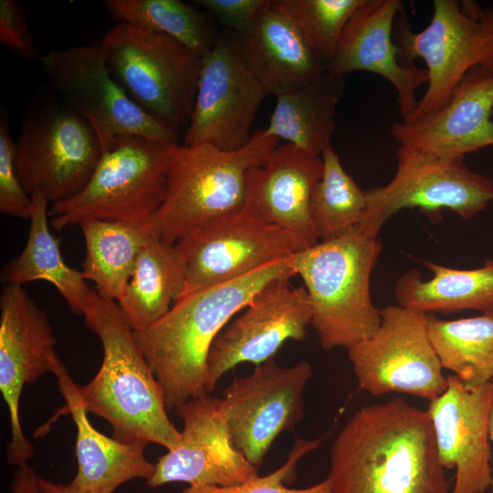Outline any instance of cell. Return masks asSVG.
Wrapping results in <instances>:
<instances>
[{"instance_id": "4dcf8cb0", "label": "cell", "mask_w": 493, "mask_h": 493, "mask_svg": "<svg viewBox=\"0 0 493 493\" xmlns=\"http://www.w3.org/2000/svg\"><path fill=\"white\" fill-rule=\"evenodd\" d=\"M103 5L119 23L168 36L201 58L217 39L205 16L180 0H105Z\"/></svg>"}, {"instance_id": "3957f363", "label": "cell", "mask_w": 493, "mask_h": 493, "mask_svg": "<svg viewBox=\"0 0 493 493\" xmlns=\"http://www.w3.org/2000/svg\"><path fill=\"white\" fill-rule=\"evenodd\" d=\"M82 316L101 342L103 359L88 383L74 382L79 402L88 413L106 420L118 440L175 448L181 431L168 417L160 384L117 302L95 290Z\"/></svg>"}, {"instance_id": "4316f807", "label": "cell", "mask_w": 493, "mask_h": 493, "mask_svg": "<svg viewBox=\"0 0 493 493\" xmlns=\"http://www.w3.org/2000/svg\"><path fill=\"white\" fill-rule=\"evenodd\" d=\"M423 263L433 273L432 278L423 280L416 269L403 274L394 288L399 306L425 314L462 309L493 311V259L472 269Z\"/></svg>"}, {"instance_id": "d6986e66", "label": "cell", "mask_w": 493, "mask_h": 493, "mask_svg": "<svg viewBox=\"0 0 493 493\" xmlns=\"http://www.w3.org/2000/svg\"><path fill=\"white\" fill-rule=\"evenodd\" d=\"M493 382L478 385L447 376V386L430 401L431 419L439 461L455 469L451 493H485L490 488L489 418Z\"/></svg>"}, {"instance_id": "d6a6232c", "label": "cell", "mask_w": 493, "mask_h": 493, "mask_svg": "<svg viewBox=\"0 0 493 493\" xmlns=\"http://www.w3.org/2000/svg\"><path fill=\"white\" fill-rule=\"evenodd\" d=\"M364 0H272L325 64L331 61L341 37Z\"/></svg>"}, {"instance_id": "cb8c5ba5", "label": "cell", "mask_w": 493, "mask_h": 493, "mask_svg": "<svg viewBox=\"0 0 493 493\" xmlns=\"http://www.w3.org/2000/svg\"><path fill=\"white\" fill-rule=\"evenodd\" d=\"M237 44L244 62L267 94L275 96L306 84L326 70L296 26L272 0L250 29L237 36Z\"/></svg>"}, {"instance_id": "2e32d148", "label": "cell", "mask_w": 493, "mask_h": 493, "mask_svg": "<svg viewBox=\"0 0 493 493\" xmlns=\"http://www.w3.org/2000/svg\"><path fill=\"white\" fill-rule=\"evenodd\" d=\"M267 95L244 62L237 38L217 37L202 58L184 144H206L225 152L244 147L252 138L251 127Z\"/></svg>"}, {"instance_id": "74e56055", "label": "cell", "mask_w": 493, "mask_h": 493, "mask_svg": "<svg viewBox=\"0 0 493 493\" xmlns=\"http://www.w3.org/2000/svg\"><path fill=\"white\" fill-rule=\"evenodd\" d=\"M11 492L46 493L42 477L37 475L28 463L16 467L11 483Z\"/></svg>"}, {"instance_id": "277c9868", "label": "cell", "mask_w": 493, "mask_h": 493, "mask_svg": "<svg viewBox=\"0 0 493 493\" xmlns=\"http://www.w3.org/2000/svg\"><path fill=\"white\" fill-rule=\"evenodd\" d=\"M382 250L379 237L357 226L288 258L301 278L311 307V326L324 350L349 347L372 337L382 321L370 279Z\"/></svg>"}, {"instance_id": "7402d4cb", "label": "cell", "mask_w": 493, "mask_h": 493, "mask_svg": "<svg viewBox=\"0 0 493 493\" xmlns=\"http://www.w3.org/2000/svg\"><path fill=\"white\" fill-rule=\"evenodd\" d=\"M493 75L476 67L454 89L437 111L414 121H395L393 137L446 159L493 145Z\"/></svg>"}, {"instance_id": "5bb4252c", "label": "cell", "mask_w": 493, "mask_h": 493, "mask_svg": "<svg viewBox=\"0 0 493 493\" xmlns=\"http://www.w3.org/2000/svg\"><path fill=\"white\" fill-rule=\"evenodd\" d=\"M175 245L185 264L180 298L244 277L305 249L293 234L244 210L205 225Z\"/></svg>"}, {"instance_id": "f35d334b", "label": "cell", "mask_w": 493, "mask_h": 493, "mask_svg": "<svg viewBox=\"0 0 493 493\" xmlns=\"http://www.w3.org/2000/svg\"><path fill=\"white\" fill-rule=\"evenodd\" d=\"M42 484L46 493H82L71 482L68 484L53 483L42 477Z\"/></svg>"}, {"instance_id": "1f68e13d", "label": "cell", "mask_w": 493, "mask_h": 493, "mask_svg": "<svg viewBox=\"0 0 493 493\" xmlns=\"http://www.w3.org/2000/svg\"><path fill=\"white\" fill-rule=\"evenodd\" d=\"M321 159L322 174L313 189L309 213L319 241H328L359 224L366 194L344 170L331 144L323 150Z\"/></svg>"}, {"instance_id": "f1b7e54d", "label": "cell", "mask_w": 493, "mask_h": 493, "mask_svg": "<svg viewBox=\"0 0 493 493\" xmlns=\"http://www.w3.org/2000/svg\"><path fill=\"white\" fill-rule=\"evenodd\" d=\"M86 256L82 274L103 299L118 302L127 287L137 258L153 236L150 226L90 219L79 224Z\"/></svg>"}, {"instance_id": "836d02e7", "label": "cell", "mask_w": 493, "mask_h": 493, "mask_svg": "<svg viewBox=\"0 0 493 493\" xmlns=\"http://www.w3.org/2000/svg\"><path fill=\"white\" fill-rule=\"evenodd\" d=\"M320 439H295L286 462L277 470L247 481L230 486L188 487L181 493H331L327 478L320 483L305 488H290L285 481L295 477L297 464L306 454L319 447Z\"/></svg>"}, {"instance_id": "30bf717a", "label": "cell", "mask_w": 493, "mask_h": 493, "mask_svg": "<svg viewBox=\"0 0 493 493\" xmlns=\"http://www.w3.org/2000/svg\"><path fill=\"white\" fill-rule=\"evenodd\" d=\"M39 62L69 109L92 127L102 152L113 140L126 135L178 143V130L139 107L112 77L100 40L54 49Z\"/></svg>"}, {"instance_id": "9c48e42d", "label": "cell", "mask_w": 493, "mask_h": 493, "mask_svg": "<svg viewBox=\"0 0 493 493\" xmlns=\"http://www.w3.org/2000/svg\"><path fill=\"white\" fill-rule=\"evenodd\" d=\"M366 207L356 226L378 237L383 225L404 209L449 210L470 219L493 203V181L470 170L464 158L446 159L411 145L397 149V169L385 185L365 191Z\"/></svg>"}, {"instance_id": "f546056e", "label": "cell", "mask_w": 493, "mask_h": 493, "mask_svg": "<svg viewBox=\"0 0 493 493\" xmlns=\"http://www.w3.org/2000/svg\"><path fill=\"white\" fill-rule=\"evenodd\" d=\"M426 327L443 369L466 384L493 382V311L450 320L429 313Z\"/></svg>"}, {"instance_id": "d590c367", "label": "cell", "mask_w": 493, "mask_h": 493, "mask_svg": "<svg viewBox=\"0 0 493 493\" xmlns=\"http://www.w3.org/2000/svg\"><path fill=\"white\" fill-rule=\"evenodd\" d=\"M0 42L20 57L39 60L25 10L16 0L0 1Z\"/></svg>"}, {"instance_id": "ffe728a7", "label": "cell", "mask_w": 493, "mask_h": 493, "mask_svg": "<svg viewBox=\"0 0 493 493\" xmlns=\"http://www.w3.org/2000/svg\"><path fill=\"white\" fill-rule=\"evenodd\" d=\"M403 10L400 0H364L347 24L326 70L341 78L355 71L383 78L395 89L402 121H407L418 104L415 92L427 84L428 76L426 69L404 66L399 59L393 28Z\"/></svg>"}, {"instance_id": "9a60e30c", "label": "cell", "mask_w": 493, "mask_h": 493, "mask_svg": "<svg viewBox=\"0 0 493 493\" xmlns=\"http://www.w3.org/2000/svg\"><path fill=\"white\" fill-rule=\"evenodd\" d=\"M312 374L307 361L282 367L273 358L248 375L235 377L224 390L233 444L255 467L262 465L276 438L294 430L304 417L303 393Z\"/></svg>"}, {"instance_id": "ab89813d", "label": "cell", "mask_w": 493, "mask_h": 493, "mask_svg": "<svg viewBox=\"0 0 493 493\" xmlns=\"http://www.w3.org/2000/svg\"><path fill=\"white\" fill-rule=\"evenodd\" d=\"M489 438L493 444V403H492L490 418H489ZM489 490H490V493H493V476H492V482H491Z\"/></svg>"}, {"instance_id": "52a82bcc", "label": "cell", "mask_w": 493, "mask_h": 493, "mask_svg": "<svg viewBox=\"0 0 493 493\" xmlns=\"http://www.w3.org/2000/svg\"><path fill=\"white\" fill-rule=\"evenodd\" d=\"M393 40L404 66L422 58L427 88L411 118L414 121L442 109L465 75L478 67L493 75V7L472 0H434L433 16L421 31L411 30L401 11L395 19Z\"/></svg>"}, {"instance_id": "7c38bea8", "label": "cell", "mask_w": 493, "mask_h": 493, "mask_svg": "<svg viewBox=\"0 0 493 493\" xmlns=\"http://www.w3.org/2000/svg\"><path fill=\"white\" fill-rule=\"evenodd\" d=\"M370 338L347 349L361 389L372 395L405 393L429 401L447 386V377L431 344L426 314L390 305Z\"/></svg>"}, {"instance_id": "e0dca14e", "label": "cell", "mask_w": 493, "mask_h": 493, "mask_svg": "<svg viewBox=\"0 0 493 493\" xmlns=\"http://www.w3.org/2000/svg\"><path fill=\"white\" fill-rule=\"evenodd\" d=\"M311 319L304 287H292L289 278L269 282L213 342L206 362L208 393L236 365L261 364L275 358L286 341H303Z\"/></svg>"}, {"instance_id": "603a6c76", "label": "cell", "mask_w": 493, "mask_h": 493, "mask_svg": "<svg viewBox=\"0 0 493 493\" xmlns=\"http://www.w3.org/2000/svg\"><path fill=\"white\" fill-rule=\"evenodd\" d=\"M66 404L53 419L70 414L76 425L77 472L71 484L82 493H114L132 479L148 481L154 464L147 460L143 441L123 442L105 435L89 422L88 412L73 389L67 369L57 375Z\"/></svg>"}, {"instance_id": "ba28073f", "label": "cell", "mask_w": 493, "mask_h": 493, "mask_svg": "<svg viewBox=\"0 0 493 493\" xmlns=\"http://www.w3.org/2000/svg\"><path fill=\"white\" fill-rule=\"evenodd\" d=\"M112 77L160 122L178 130L194 110L202 58L175 39L124 23L100 39Z\"/></svg>"}, {"instance_id": "6da1fadb", "label": "cell", "mask_w": 493, "mask_h": 493, "mask_svg": "<svg viewBox=\"0 0 493 493\" xmlns=\"http://www.w3.org/2000/svg\"><path fill=\"white\" fill-rule=\"evenodd\" d=\"M427 410L396 397L360 408L336 437L331 493H451Z\"/></svg>"}, {"instance_id": "44dd1931", "label": "cell", "mask_w": 493, "mask_h": 493, "mask_svg": "<svg viewBox=\"0 0 493 493\" xmlns=\"http://www.w3.org/2000/svg\"><path fill=\"white\" fill-rule=\"evenodd\" d=\"M322 159L285 142L246 176L244 211L296 236L305 248L318 244L310 218L313 189L322 174Z\"/></svg>"}, {"instance_id": "83f0119b", "label": "cell", "mask_w": 493, "mask_h": 493, "mask_svg": "<svg viewBox=\"0 0 493 493\" xmlns=\"http://www.w3.org/2000/svg\"><path fill=\"white\" fill-rule=\"evenodd\" d=\"M184 282L185 264L178 247L153 236L141 251L117 304L134 331L144 330L171 309Z\"/></svg>"}, {"instance_id": "d4e9b609", "label": "cell", "mask_w": 493, "mask_h": 493, "mask_svg": "<svg viewBox=\"0 0 493 493\" xmlns=\"http://www.w3.org/2000/svg\"><path fill=\"white\" fill-rule=\"evenodd\" d=\"M343 90L344 78L325 70L306 84L275 95L276 105L266 132L310 156L320 157L330 144Z\"/></svg>"}, {"instance_id": "e575fe53", "label": "cell", "mask_w": 493, "mask_h": 493, "mask_svg": "<svg viewBox=\"0 0 493 493\" xmlns=\"http://www.w3.org/2000/svg\"><path fill=\"white\" fill-rule=\"evenodd\" d=\"M31 197L25 191L16 168V142H14L5 116L0 121V211L4 214L29 219Z\"/></svg>"}, {"instance_id": "7a4b0ae2", "label": "cell", "mask_w": 493, "mask_h": 493, "mask_svg": "<svg viewBox=\"0 0 493 493\" xmlns=\"http://www.w3.org/2000/svg\"><path fill=\"white\" fill-rule=\"evenodd\" d=\"M293 276L288 258L272 263L244 277L191 292L175 301L155 323L134 331L167 410L210 394L206 362L218 334L266 285Z\"/></svg>"}, {"instance_id": "484cf974", "label": "cell", "mask_w": 493, "mask_h": 493, "mask_svg": "<svg viewBox=\"0 0 493 493\" xmlns=\"http://www.w3.org/2000/svg\"><path fill=\"white\" fill-rule=\"evenodd\" d=\"M30 228L22 252L1 271L5 285H22L35 280L52 284L76 314L82 315L91 289L81 271L69 267L64 260L59 244L52 235L47 223L49 201L41 192L31 196Z\"/></svg>"}, {"instance_id": "8fae6325", "label": "cell", "mask_w": 493, "mask_h": 493, "mask_svg": "<svg viewBox=\"0 0 493 493\" xmlns=\"http://www.w3.org/2000/svg\"><path fill=\"white\" fill-rule=\"evenodd\" d=\"M102 155L92 127L71 109L55 104L33 107L16 142V168L31 196L43 193L52 204L79 193Z\"/></svg>"}, {"instance_id": "4fadbf2b", "label": "cell", "mask_w": 493, "mask_h": 493, "mask_svg": "<svg viewBox=\"0 0 493 493\" xmlns=\"http://www.w3.org/2000/svg\"><path fill=\"white\" fill-rule=\"evenodd\" d=\"M56 344L47 315L24 287L5 285L0 296V390L10 419L7 461L16 467L27 464L34 454L21 425L22 391L47 372L57 376L66 368Z\"/></svg>"}, {"instance_id": "8992f818", "label": "cell", "mask_w": 493, "mask_h": 493, "mask_svg": "<svg viewBox=\"0 0 493 493\" xmlns=\"http://www.w3.org/2000/svg\"><path fill=\"white\" fill-rule=\"evenodd\" d=\"M171 144L136 135L113 140L84 187L51 205L52 227L90 219L151 226L166 194Z\"/></svg>"}, {"instance_id": "8d00e7d4", "label": "cell", "mask_w": 493, "mask_h": 493, "mask_svg": "<svg viewBox=\"0 0 493 493\" xmlns=\"http://www.w3.org/2000/svg\"><path fill=\"white\" fill-rule=\"evenodd\" d=\"M271 0H195L237 36L247 32Z\"/></svg>"}, {"instance_id": "ac0fdd59", "label": "cell", "mask_w": 493, "mask_h": 493, "mask_svg": "<svg viewBox=\"0 0 493 493\" xmlns=\"http://www.w3.org/2000/svg\"><path fill=\"white\" fill-rule=\"evenodd\" d=\"M184 422L181 441L154 464L151 488L169 483L189 487L230 486L257 476V468L236 448L222 398L191 399L176 409Z\"/></svg>"}, {"instance_id": "5b68a950", "label": "cell", "mask_w": 493, "mask_h": 493, "mask_svg": "<svg viewBox=\"0 0 493 493\" xmlns=\"http://www.w3.org/2000/svg\"><path fill=\"white\" fill-rule=\"evenodd\" d=\"M278 142L260 129L232 152L171 144L165 197L151 223L153 236L176 244L205 225L242 211L246 172L265 163Z\"/></svg>"}]
</instances>
